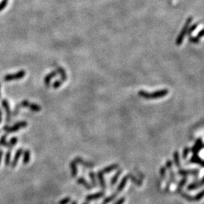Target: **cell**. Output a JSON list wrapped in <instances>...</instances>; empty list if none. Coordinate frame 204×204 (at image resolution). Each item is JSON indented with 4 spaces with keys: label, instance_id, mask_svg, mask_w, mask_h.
I'll return each instance as SVG.
<instances>
[{
    "label": "cell",
    "instance_id": "f6af8a7d",
    "mask_svg": "<svg viewBox=\"0 0 204 204\" xmlns=\"http://www.w3.org/2000/svg\"><path fill=\"white\" fill-rule=\"evenodd\" d=\"M71 204H77V201H73L71 203Z\"/></svg>",
    "mask_w": 204,
    "mask_h": 204
},
{
    "label": "cell",
    "instance_id": "5bb4252c",
    "mask_svg": "<svg viewBox=\"0 0 204 204\" xmlns=\"http://www.w3.org/2000/svg\"><path fill=\"white\" fill-rule=\"evenodd\" d=\"M203 185V179L202 178L200 182H194V183L190 184V185L187 186V190L188 191L196 190V189L199 188V187H202Z\"/></svg>",
    "mask_w": 204,
    "mask_h": 204
},
{
    "label": "cell",
    "instance_id": "7c38bea8",
    "mask_svg": "<svg viewBox=\"0 0 204 204\" xmlns=\"http://www.w3.org/2000/svg\"><path fill=\"white\" fill-rule=\"evenodd\" d=\"M189 163H196V164H199L200 165V167H203L204 164H203V161L201 158L198 156V154H194L192 157H191V160H189Z\"/></svg>",
    "mask_w": 204,
    "mask_h": 204
},
{
    "label": "cell",
    "instance_id": "4dcf8cb0",
    "mask_svg": "<svg viewBox=\"0 0 204 204\" xmlns=\"http://www.w3.org/2000/svg\"><path fill=\"white\" fill-rule=\"evenodd\" d=\"M89 177L92 180V186L93 187H96L97 186V182H96V178H95V173L93 172H89Z\"/></svg>",
    "mask_w": 204,
    "mask_h": 204
},
{
    "label": "cell",
    "instance_id": "8fae6325",
    "mask_svg": "<svg viewBox=\"0 0 204 204\" xmlns=\"http://www.w3.org/2000/svg\"><path fill=\"white\" fill-rule=\"evenodd\" d=\"M104 196V191H101V192L96 193V194L88 195V196H86V200H87V201H92V200H95L99 199V198H102Z\"/></svg>",
    "mask_w": 204,
    "mask_h": 204
},
{
    "label": "cell",
    "instance_id": "e575fe53",
    "mask_svg": "<svg viewBox=\"0 0 204 204\" xmlns=\"http://www.w3.org/2000/svg\"><path fill=\"white\" fill-rule=\"evenodd\" d=\"M203 197V191H201L199 194H197L194 197V201H200V200H202Z\"/></svg>",
    "mask_w": 204,
    "mask_h": 204
},
{
    "label": "cell",
    "instance_id": "484cf974",
    "mask_svg": "<svg viewBox=\"0 0 204 204\" xmlns=\"http://www.w3.org/2000/svg\"><path fill=\"white\" fill-rule=\"evenodd\" d=\"M17 142H18V138H16V137H13V138H12L10 139V142L8 143L7 147H8V149L12 150V147H14V145L17 143Z\"/></svg>",
    "mask_w": 204,
    "mask_h": 204
},
{
    "label": "cell",
    "instance_id": "30bf717a",
    "mask_svg": "<svg viewBox=\"0 0 204 204\" xmlns=\"http://www.w3.org/2000/svg\"><path fill=\"white\" fill-rule=\"evenodd\" d=\"M23 152V150L22 148H19L17 151H16L15 154H14V157L13 158V160H12V162H11V164H10V165L12 166V167L14 168L16 166H17V162H18L19 159H20V157H21V154H22Z\"/></svg>",
    "mask_w": 204,
    "mask_h": 204
},
{
    "label": "cell",
    "instance_id": "8992f818",
    "mask_svg": "<svg viewBox=\"0 0 204 204\" xmlns=\"http://www.w3.org/2000/svg\"><path fill=\"white\" fill-rule=\"evenodd\" d=\"M2 106L5 112H6V122H9L11 120H12V111H11L8 102L6 99H3L2 101Z\"/></svg>",
    "mask_w": 204,
    "mask_h": 204
},
{
    "label": "cell",
    "instance_id": "5b68a950",
    "mask_svg": "<svg viewBox=\"0 0 204 204\" xmlns=\"http://www.w3.org/2000/svg\"><path fill=\"white\" fill-rule=\"evenodd\" d=\"M20 107H28L30 108V110H31L33 112H39L42 110V108L39 105H38L37 104H33V103H30L28 101H22L21 103L19 104Z\"/></svg>",
    "mask_w": 204,
    "mask_h": 204
},
{
    "label": "cell",
    "instance_id": "6da1fadb",
    "mask_svg": "<svg viewBox=\"0 0 204 204\" xmlns=\"http://www.w3.org/2000/svg\"><path fill=\"white\" fill-rule=\"evenodd\" d=\"M168 93H169V90L167 89L159 90V91L154 92L153 93H148L147 92L144 91V90H140V91L138 92V95H139V96L146 99L160 98V97H162L166 96V95H167Z\"/></svg>",
    "mask_w": 204,
    "mask_h": 204
},
{
    "label": "cell",
    "instance_id": "d590c367",
    "mask_svg": "<svg viewBox=\"0 0 204 204\" xmlns=\"http://www.w3.org/2000/svg\"><path fill=\"white\" fill-rule=\"evenodd\" d=\"M189 152H190V148L189 147H185L183 151V153H182V157H183L184 160L187 159V155H188Z\"/></svg>",
    "mask_w": 204,
    "mask_h": 204
},
{
    "label": "cell",
    "instance_id": "ffe728a7",
    "mask_svg": "<svg viewBox=\"0 0 204 204\" xmlns=\"http://www.w3.org/2000/svg\"><path fill=\"white\" fill-rule=\"evenodd\" d=\"M97 178H98L99 182H100L101 187H102L103 190H104V189L106 188V183H105V181H104V174H103L102 171H99V172H97Z\"/></svg>",
    "mask_w": 204,
    "mask_h": 204
},
{
    "label": "cell",
    "instance_id": "8d00e7d4",
    "mask_svg": "<svg viewBox=\"0 0 204 204\" xmlns=\"http://www.w3.org/2000/svg\"><path fill=\"white\" fill-rule=\"evenodd\" d=\"M166 172H167V168H166V167H161V168H160V176H161V178H162V179H164V178H165Z\"/></svg>",
    "mask_w": 204,
    "mask_h": 204
},
{
    "label": "cell",
    "instance_id": "74e56055",
    "mask_svg": "<svg viewBox=\"0 0 204 204\" xmlns=\"http://www.w3.org/2000/svg\"><path fill=\"white\" fill-rule=\"evenodd\" d=\"M62 82H63L61 80H57V81H55V82H54L53 85H52V86H53L54 88H58L59 87H61Z\"/></svg>",
    "mask_w": 204,
    "mask_h": 204
},
{
    "label": "cell",
    "instance_id": "ba28073f",
    "mask_svg": "<svg viewBox=\"0 0 204 204\" xmlns=\"http://www.w3.org/2000/svg\"><path fill=\"white\" fill-rule=\"evenodd\" d=\"M203 141H202L201 138H199L196 141V143H195L194 147L191 148V152L194 153V154H198V153L200 152V150L203 149Z\"/></svg>",
    "mask_w": 204,
    "mask_h": 204
},
{
    "label": "cell",
    "instance_id": "f546056e",
    "mask_svg": "<svg viewBox=\"0 0 204 204\" xmlns=\"http://www.w3.org/2000/svg\"><path fill=\"white\" fill-rule=\"evenodd\" d=\"M179 194H181L182 197H184V198H185V199H186L187 200H188V201H191V202L194 201V197H193L190 196V195L185 194V193L183 192V191H181V192L179 193Z\"/></svg>",
    "mask_w": 204,
    "mask_h": 204
},
{
    "label": "cell",
    "instance_id": "2e32d148",
    "mask_svg": "<svg viewBox=\"0 0 204 204\" xmlns=\"http://www.w3.org/2000/svg\"><path fill=\"white\" fill-rule=\"evenodd\" d=\"M128 178H129V176H128V175H127V176H124L123 178H122V181H121L120 185H119L118 187H117V191H116L117 194H118V193L121 192V191L123 190V188L125 187L126 183H127Z\"/></svg>",
    "mask_w": 204,
    "mask_h": 204
},
{
    "label": "cell",
    "instance_id": "7402d4cb",
    "mask_svg": "<svg viewBox=\"0 0 204 204\" xmlns=\"http://www.w3.org/2000/svg\"><path fill=\"white\" fill-rule=\"evenodd\" d=\"M119 167V165L117 163H114V164H112V165L109 166V167L104 168V169L102 171L103 172V174H104V173H109L112 172V171L115 170V169H117V168Z\"/></svg>",
    "mask_w": 204,
    "mask_h": 204
},
{
    "label": "cell",
    "instance_id": "bcb514c9",
    "mask_svg": "<svg viewBox=\"0 0 204 204\" xmlns=\"http://www.w3.org/2000/svg\"><path fill=\"white\" fill-rule=\"evenodd\" d=\"M82 204H88V201H86V202H85V203H83Z\"/></svg>",
    "mask_w": 204,
    "mask_h": 204
},
{
    "label": "cell",
    "instance_id": "83f0119b",
    "mask_svg": "<svg viewBox=\"0 0 204 204\" xmlns=\"http://www.w3.org/2000/svg\"><path fill=\"white\" fill-rule=\"evenodd\" d=\"M117 194H117V192H115L113 195H111V196H110V197H108L105 198V199H104V203H103V204H107V203H111V201H113V200H115V198L117 197Z\"/></svg>",
    "mask_w": 204,
    "mask_h": 204
},
{
    "label": "cell",
    "instance_id": "4316f807",
    "mask_svg": "<svg viewBox=\"0 0 204 204\" xmlns=\"http://www.w3.org/2000/svg\"><path fill=\"white\" fill-rule=\"evenodd\" d=\"M122 171L121 170V169H119V170L117 172L116 174L113 176V178H111V185H114L115 184L117 183V180H118V178L120 177V176L121 175V173H122Z\"/></svg>",
    "mask_w": 204,
    "mask_h": 204
},
{
    "label": "cell",
    "instance_id": "e0dca14e",
    "mask_svg": "<svg viewBox=\"0 0 204 204\" xmlns=\"http://www.w3.org/2000/svg\"><path fill=\"white\" fill-rule=\"evenodd\" d=\"M77 182L78 184H79V185H83L84 187L87 189V190H92V186L91 185H89V184L88 183V182L83 178H79L78 179H77Z\"/></svg>",
    "mask_w": 204,
    "mask_h": 204
},
{
    "label": "cell",
    "instance_id": "3957f363",
    "mask_svg": "<svg viewBox=\"0 0 204 204\" xmlns=\"http://www.w3.org/2000/svg\"><path fill=\"white\" fill-rule=\"evenodd\" d=\"M28 125L27 122V121H20V122H16L14 126H3V130L6 132L7 133H11V132H14L18 131L19 129H23V128L27 127Z\"/></svg>",
    "mask_w": 204,
    "mask_h": 204
},
{
    "label": "cell",
    "instance_id": "52a82bcc",
    "mask_svg": "<svg viewBox=\"0 0 204 204\" xmlns=\"http://www.w3.org/2000/svg\"><path fill=\"white\" fill-rule=\"evenodd\" d=\"M166 168H168V169L169 170V181H170L171 184L175 183L176 181V174H175L174 171L172 170V162L171 160H167V164H166Z\"/></svg>",
    "mask_w": 204,
    "mask_h": 204
},
{
    "label": "cell",
    "instance_id": "d4e9b609",
    "mask_svg": "<svg viewBox=\"0 0 204 204\" xmlns=\"http://www.w3.org/2000/svg\"><path fill=\"white\" fill-rule=\"evenodd\" d=\"M187 182V178H183L180 181L179 183H178V187H177V192L180 193L182 191V187H184L186 185Z\"/></svg>",
    "mask_w": 204,
    "mask_h": 204
},
{
    "label": "cell",
    "instance_id": "7a4b0ae2",
    "mask_svg": "<svg viewBox=\"0 0 204 204\" xmlns=\"http://www.w3.org/2000/svg\"><path fill=\"white\" fill-rule=\"evenodd\" d=\"M192 21H193L192 17H188L187 21H186V22L185 23V25H184L183 28L182 29L181 32H180V33L178 34V37H177V39H176V46H179L182 45V43L184 40V38H185L186 34H187V30H188V27H190V24L191 23V22H192Z\"/></svg>",
    "mask_w": 204,
    "mask_h": 204
},
{
    "label": "cell",
    "instance_id": "836d02e7",
    "mask_svg": "<svg viewBox=\"0 0 204 204\" xmlns=\"http://www.w3.org/2000/svg\"><path fill=\"white\" fill-rule=\"evenodd\" d=\"M8 0H2V2H0V12L6 8L7 5H8Z\"/></svg>",
    "mask_w": 204,
    "mask_h": 204
},
{
    "label": "cell",
    "instance_id": "7bdbcfd3",
    "mask_svg": "<svg viewBox=\"0 0 204 204\" xmlns=\"http://www.w3.org/2000/svg\"><path fill=\"white\" fill-rule=\"evenodd\" d=\"M3 152L2 150H0V163H1V160H2V157Z\"/></svg>",
    "mask_w": 204,
    "mask_h": 204
},
{
    "label": "cell",
    "instance_id": "277c9868",
    "mask_svg": "<svg viewBox=\"0 0 204 204\" xmlns=\"http://www.w3.org/2000/svg\"><path fill=\"white\" fill-rule=\"evenodd\" d=\"M26 75V71L25 70H20L15 73H12V74H7L3 77V79L5 82H10V81L14 80H18V79H22L23 77Z\"/></svg>",
    "mask_w": 204,
    "mask_h": 204
},
{
    "label": "cell",
    "instance_id": "d6a6232c",
    "mask_svg": "<svg viewBox=\"0 0 204 204\" xmlns=\"http://www.w3.org/2000/svg\"><path fill=\"white\" fill-rule=\"evenodd\" d=\"M197 26H198L197 23H194V24H193L191 27H189L188 30H187V33L188 34L189 36H191V34L193 33V32H194V30L197 29Z\"/></svg>",
    "mask_w": 204,
    "mask_h": 204
},
{
    "label": "cell",
    "instance_id": "f1b7e54d",
    "mask_svg": "<svg viewBox=\"0 0 204 204\" xmlns=\"http://www.w3.org/2000/svg\"><path fill=\"white\" fill-rule=\"evenodd\" d=\"M128 176H129V178H130V179L132 180V181L133 182H134V183L135 184V185H138V186H141L142 185V182L140 181V180H138V178H135V176H133L132 175H130L129 174L128 175Z\"/></svg>",
    "mask_w": 204,
    "mask_h": 204
},
{
    "label": "cell",
    "instance_id": "9c48e42d",
    "mask_svg": "<svg viewBox=\"0 0 204 204\" xmlns=\"http://www.w3.org/2000/svg\"><path fill=\"white\" fill-rule=\"evenodd\" d=\"M178 174L179 176H186L187 175H194V176H197V174H199V170L197 169H178Z\"/></svg>",
    "mask_w": 204,
    "mask_h": 204
},
{
    "label": "cell",
    "instance_id": "60d3db41",
    "mask_svg": "<svg viewBox=\"0 0 204 204\" xmlns=\"http://www.w3.org/2000/svg\"><path fill=\"white\" fill-rule=\"evenodd\" d=\"M203 30L202 29V30H200V31L198 32L197 35L196 36V37L198 39H200L202 37H203Z\"/></svg>",
    "mask_w": 204,
    "mask_h": 204
},
{
    "label": "cell",
    "instance_id": "cb8c5ba5",
    "mask_svg": "<svg viewBox=\"0 0 204 204\" xmlns=\"http://www.w3.org/2000/svg\"><path fill=\"white\" fill-rule=\"evenodd\" d=\"M11 156H12V150L8 149V151L6 152L5 157V165L6 167H8L11 164Z\"/></svg>",
    "mask_w": 204,
    "mask_h": 204
},
{
    "label": "cell",
    "instance_id": "603a6c76",
    "mask_svg": "<svg viewBox=\"0 0 204 204\" xmlns=\"http://www.w3.org/2000/svg\"><path fill=\"white\" fill-rule=\"evenodd\" d=\"M56 71L57 72V73H59V74L61 75V81H62V82H64V81H66V79H67L66 72H65V70L63 69L62 67H58L57 68V70H56Z\"/></svg>",
    "mask_w": 204,
    "mask_h": 204
},
{
    "label": "cell",
    "instance_id": "d6986e66",
    "mask_svg": "<svg viewBox=\"0 0 204 204\" xmlns=\"http://www.w3.org/2000/svg\"><path fill=\"white\" fill-rule=\"evenodd\" d=\"M70 169H71L72 177L75 178V177L77 176V173H78V169H77V162H74V161L70 162Z\"/></svg>",
    "mask_w": 204,
    "mask_h": 204
},
{
    "label": "cell",
    "instance_id": "ac0fdd59",
    "mask_svg": "<svg viewBox=\"0 0 204 204\" xmlns=\"http://www.w3.org/2000/svg\"><path fill=\"white\" fill-rule=\"evenodd\" d=\"M173 158H174V162L176 164V167L178 169H181V162H180V157H179V153L178 151H176L173 153Z\"/></svg>",
    "mask_w": 204,
    "mask_h": 204
},
{
    "label": "cell",
    "instance_id": "ab89813d",
    "mask_svg": "<svg viewBox=\"0 0 204 204\" xmlns=\"http://www.w3.org/2000/svg\"><path fill=\"white\" fill-rule=\"evenodd\" d=\"M199 41H200V39H198L196 37H189V42H193V43H198L199 42Z\"/></svg>",
    "mask_w": 204,
    "mask_h": 204
},
{
    "label": "cell",
    "instance_id": "7dc6e473",
    "mask_svg": "<svg viewBox=\"0 0 204 204\" xmlns=\"http://www.w3.org/2000/svg\"><path fill=\"white\" fill-rule=\"evenodd\" d=\"M0 88H1V85H0ZM0 97H1V93H0Z\"/></svg>",
    "mask_w": 204,
    "mask_h": 204
},
{
    "label": "cell",
    "instance_id": "44dd1931",
    "mask_svg": "<svg viewBox=\"0 0 204 204\" xmlns=\"http://www.w3.org/2000/svg\"><path fill=\"white\" fill-rule=\"evenodd\" d=\"M30 161V150H25L23 151V163L27 165Z\"/></svg>",
    "mask_w": 204,
    "mask_h": 204
},
{
    "label": "cell",
    "instance_id": "ee69618b",
    "mask_svg": "<svg viewBox=\"0 0 204 204\" xmlns=\"http://www.w3.org/2000/svg\"><path fill=\"white\" fill-rule=\"evenodd\" d=\"M2 113L1 110H0V123H1V122H2Z\"/></svg>",
    "mask_w": 204,
    "mask_h": 204
},
{
    "label": "cell",
    "instance_id": "1f68e13d",
    "mask_svg": "<svg viewBox=\"0 0 204 204\" xmlns=\"http://www.w3.org/2000/svg\"><path fill=\"white\" fill-rule=\"evenodd\" d=\"M6 138H7L6 135H2V136L1 137V138H0V145L7 147V146H8V142H6Z\"/></svg>",
    "mask_w": 204,
    "mask_h": 204
},
{
    "label": "cell",
    "instance_id": "b9f144b4",
    "mask_svg": "<svg viewBox=\"0 0 204 204\" xmlns=\"http://www.w3.org/2000/svg\"><path fill=\"white\" fill-rule=\"evenodd\" d=\"M124 202H125V198L124 197H121L119 200H117V201L115 203L113 204H123Z\"/></svg>",
    "mask_w": 204,
    "mask_h": 204
},
{
    "label": "cell",
    "instance_id": "9a60e30c",
    "mask_svg": "<svg viewBox=\"0 0 204 204\" xmlns=\"http://www.w3.org/2000/svg\"><path fill=\"white\" fill-rule=\"evenodd\" d=\"M73 161L77 162V163H79L81 164V165L84 166V167H88V168H91V167H94V164L92 162H86L85 161V160H82V159H81L80 157H76L75 160H73Z\"/></svg>",
    "mask_w": 204,
    "mask_h": 204
},
{
    "label": "cell",
    "instance_id": "4fadbf2b",
    "mask_svg": "<svg viewBox=\"0 0 204 204\" xmlns=\"http://www.w3.org/2000/svg\"><path fill=\"white\" fill-rule=\"evenodd\" d=\"M57 75V72L56 71V70H55V71H52L51 73L47 74L46 77H45V79H44L45 85H46V86H49L50 82H51L52 79L53 78V77H55Z\"/></svg>",
    "mask_w": 204,
    "mask_h": 204
},
{
    "label": "cell",
    "instance_id": "f35d334b",
    "mask_svg": "<svg viewBox=\"0 0 204 204\" xmlns=\"http://www.w3.org/2000/svg\"><path fill=\"white\" fill-rule=\"evenodd\" d=\"M70 202V197H65L64 199H62L59 202L58 204H68Z\"/></svg>",
    "mask_w": 204,
    "mask_h": 204
}]
</instances>
